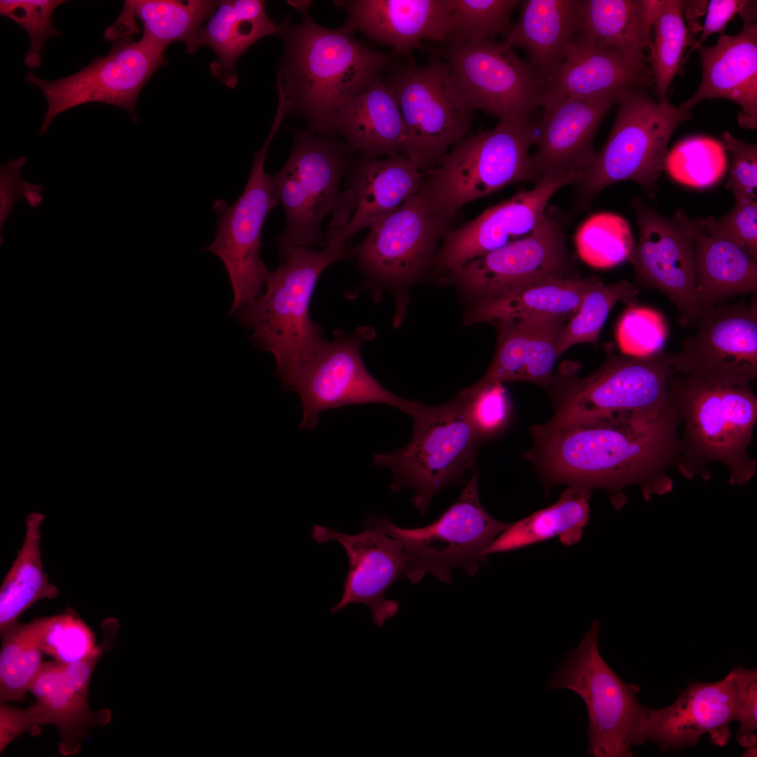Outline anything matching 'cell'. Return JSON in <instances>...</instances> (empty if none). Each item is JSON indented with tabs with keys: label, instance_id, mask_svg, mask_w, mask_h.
<instances>
[{
	"label": "cell",
	"instance_id": "10",
	"mask_svg": "<svg viewBox=\"0 0 757 757\" xmlns=\"http://www.w3.org/2000/svg\"><path fill=\"white\" fill-rule=\"evenodd\" d=\"M364 524L382 529L401 543L407 558L404 576L414 584L427 574L451 583L456 568L475 575L488 557L487 548L510 524L495 519L482 507L476 472L459 498L427 526L401 528L371 513Z\"/></svg>",
	"mask_w": 757,
	"mask_h": 757
},
{
	"label": "cell",
	"instance_id": "45",
	"mask_svg": "<svg viewBox=\"0 0 757 757\" xmlns=\"http://www.w3.org/2000/svg\"><path fill=\"white\" fill-rule=\"evenodd\" d=\"M594 229L578 240L582 258L598 268H607L628 259L634 248L633 238L626 221L609 214L598 216Z\"/></svg>",
	"mask_w": 757,
	"mask_h": 757
},
{
	"label": "cell",
	"instance_id": "54",
	"mask_svg": "<svg viewBox=\"0 0 757 757\" xmlns=\"http://www.w3.org/2000/svg\"><path fill=\"white\" fill-rule=\"evenodd\" d=\"M26 158L21 156L2 165L0 168V229L2 230L7 217L11 213L15 203L25 198L29 182L21 177V168Z\"/></svg>",
	"mask_w": 757,
	"mask_h": 757
},
{
	"label": "cell",
	"instance_id": "57",
	"mask_svg": "<svg viewBox=\"0 0 757 757\" xmlns=\"http://www.w3.org/2000/svg\"><path fill=\"white\" fill-rule=\"evenodd\" d=\"M742 756L743 757H756L757 756V745L747 747L744 749Z\"/></svg>",
	"mask_w": 757,
	"mask_h": 757
},
{
	"label": "cell",
	"instance_id": "53",
	"mask_svg": "<svg viewBox=\"0 0 757 757\" xmlns=\"http://www.w3.org/2000/svg\"><path fill=\"white\" fill-rule=\"evenodd\" d=\"M739 15L742 20L756 18V1L746 0H711L708 3L707 17L701 36L689 53L696 50L711 34H723L732 18Z\"/></svg>",
	"mask_w": 757,
	"mask_h": 757
},
{
	"label": "cell",
	"instance_id": "43",
	"mask_svg": "<svg viewBox=\"0 0 757 757\" xmlns=\"http://www.w3.org/2000/svg\"><path fill=\"white\" fill-rule=\"evenodd\" d=\"M727 169V153L721 142L700 135L677 142L667 151L664 163V170L671 179L695 189L716 184Z\"/></svg>",
	"mask_w": 757,
	"mask_h": 757
},
{
	"label": "cell",
	"instance_id": "39",
	"mask_svg": "<svg viewBox=\"0 0 757 757\" xmlns=\"http://www.w3.org/2000/svg\"><path fill=\"white\" fill-rule=\"evenodd\" d=\"M51 617L36 618L27 623L18 621L1 634V702L26 699L43 664L41 643Z\"/></svg>",
	"mask_w": 757,
	"mask_h": 757
},
{
	"label": "cell",
	"instance_id": "42",
	"mask_svg": "<svg viewBox=\"0 0 757 757\" xmlns=\"http://www.w3.org/2000/svg\"><path fill=\"white\" fill-rule=\"evenodd\" d=\"M639 292V288L627 280L605 284L597 277L578 310L562 330L557 343L559 356L576 343L596 345L601 329L614 305L618 302H634Z\"/></svg>",
	"mask_w": 757,
	"mask_h": 757
},
{
	"label": "cell",
	"instance_id": "36",
	"mask_svg": "<svg viewBox=\"0 0 757 757\" xmlns=\"http://www.w3.org/2000/svg\"><path fill=\"white\" fill-rule=\"evenodd\" d=\"M592 491L570 485L554 504L510 526L485 554L513 551L558 536L566 545L577 543L589 518Z\"/></svg>",
	"mask_w": 757,
	"mask_h": 757
},
{
	"label": "cell",
	"instance_id": "55",
	"mask_svg": "<svg viewBox=\"0 0 757 757\" xmlns=\"http://www.w3.org/2000/svg\"><path fill=\"white\" fill-rule=\"evenodd\" d=\"M708 3L707 1H683V19H686L687 27L693 34L702 29L696 20L705 13Z\"/></svg>",
	"mask_w": 757,
	"mask_h": 757
},
{
	"label": "cell",
	"instance_id": "11",
	"mask_svg": "<svg viewBox=\"0 0 757 757\" xmlns=\"http://www.w3.org/2000/svg\"><path fill=\"white\" fill-rule=\"evenodd\" d=\"M454 218L432 207L418 191L369 228L366 238L352 247L353 259L374 289L396 296L393 325L400 324L407 289L432 269L439 243Z\"/></svg>",
	"mask_w": 757,
	"mask_h": 757
},
{
	"label": "cell",
	"instance_id": "30",
	"mask_svg": "<svg viewBox=\"0 0 757 757\" xmlns=\"http://www.w3.org/2000/svg\"><path fill=\"white\" fill-rule=\"evenodd\" d=\"M646 61L600 47L578 33L565 60L546 82V89L560 97L587 98L618 88L644 86L653 81Z\"/></svg>",
	"mask_w": 757,
	"mask_h": 757
},
{
	"label": "cell",
	"instance_id": "9",
	"mask_svg": "<svg viewBox=\"0 0 757 757\" xmlns=\"http://www.w3.org/2000/svg\"><path fill=\"white\" fill-rule=\"evenodd\" d=\"M601 623L595 619L579 646L570 650L552 675L548 689H566L585 704L589 726L587 753L592 757H631L644 744L647 707L638 700V685L622 681L598 648Z\"/></svg>",
	"mask_w": 757,
	"mask_h": 757
},
{
	"label": "cell",
	"instance_id": "50",
	"mask_svg": "<svg viewBox=\"0 0 757 757\" xmlns=\"http://www.w3.org/2000/svg\"><path fill=\"white\" fill-rule=\"evenodd\" d=\"M458 395L465 400L468 417L482 440L505 425L510 405L502 383L491 384L468 396Z\"/></svg>",
	"mask_w": 757,
	"mask_h": 757
},
{
	"label": "cell",
	"instance_id": "3",
	"mask_svg": "<svg viewBox=\"0 0 757 757\" xmlns=\"http://www.w3.org/2000/svg\"><path fill=\"white\" fill-rule=\"evenodd\" d=\"M669 390L677 407L679 439L676 463L686 478H710L708 465H724L729 482L742 485L755 474L749 453L757 418V397L749 386L725 385L675 373Z\"/></svg>",
	"mask_w": 757,
	"mask_h": 757
},
{
	"label": "cell",
	"instance_id": "33",
	"mask_svg": "<svg viewBox=\"0 0 757 757\" xmlns=\"http://www.w3.org/2000/svg\"><path fill=\"white\" fill-rule=\"evenodd\" d=\"M580 1H521L519 19L503 41L522 49L545 83L565 60L578 33Z\"/></svg>",
	"mask_w": 757,
	"mask_h": 757
},
{
	"label": "cell",
	"instance_id": "37",
	"mask_svg": "<svg viewBox=\"0 0 757 757\" xmlns=\"http://www.w3.org/2000/svg\"><path fill=\"white\" fill-rule=\"evenodd\" d=\"M596 278L572 276L549 280L507 297L474 304L465 313L464 322H493L534 315L568 318L577 312Z\"/></svg>",
	"mask_w": 757,
	"mask_h": 757
},
{
	"label": "cell",
	"instance_id": "14",
	"mask_svg": "<svg viewBox=\"0 0 757 757\" xmlns=\"http://www.w3.org/2000/svg\"><path fill=\"white\" fill-rule=\"evenodd\" d=\"M567 216L548 207L541 222L521 239L471 259L440 276L479 303L507 297L549 280L573 276Z\"/></svg>",
	"mask_w": 757,
	"mask_h": 757
},
{
	"label": "cell",
	"instance_id": "31",
	"mask_svg": "<svg viewBox=\"0 0 757 757\" xmlns=\"http://www.w3.org/2000/svg\"><path fill=\"white\" fill-rule=\"evenodd\" d=\"M335 132L366 157L404 156V121L393 93L380 76L339 107Z\"/></svg>",
	"mask_w": 757,
	"mask_h": 757
},
{
	"label": "cell",
	"instance_id": "27",
	"mask_svg": "<svg viewBox=\"0 0 757 757\" xmlns=\"http://www.w3.org/2000/svg\"><path fill=\"white\" fill-rule=\"evenodd\" d=\"M348 14L344 25L390 46L411 61L424 40L444 43L449 28L448 0L336 1Z\"/></svg>",
	"mask_w": 757,
	"mask_h": 757
},
{
	"label": "cell",
	"instance_id": "56",
	"mask_svg": "<svg viewBox=\"0 0 757 757\" xmlns=\"http://www.w3.org/2000/svg\"><path fill=\"white\" fill-rule=\"evenodd\" d=\"M43 187L37 184L29 183L25 194L24 199L31 207H37L43 201L41 192Z\"/></svg>",
	"mask_w": 757,
	"mask_h": 757
},
{
	"label": "cell",
	"instance_id": "22",
	"mask_svg": "<svg viewBox=\"0 0 757 757\" xmlns=\"http://www.w3.org/2000/svg\"><path fill=\"white\" fill-rule=\"evenodd\" d=\"M577 181L576 177H542L532 189L519 191L458 228L451 229L441 242L432 269L442 276L528 235L543 220L554 193Z\"/></svg>",
	"mask_w": 757,
	"mask_h": 757
},
{
	"label": "cell",
	"instance_id": "13",
	"mask_svg": "<svg viewBox=\"0 0 757 757\" xmlns=\"http://www.w3.org/2000/svg\"><path fill=\"white\" fill-rule=\"evenodd\" d=\"M675 373L663 351L645 356L608 352L603 364L585 378L554 377L556 411L544 424L556 427L615 412H662L674 403L669 383Z\"/></svg>",
	"mask_w": 757,
	"mask_h": 757
},
{
	"label": "cell",
	"instance_id": "12",
	"mask_svg": "<svg viewBox=\"0 0 757 757\" xmlns=\"http://www.w3.org/2000/svg\"><path fill=\"white\" fill-rule=\"evenodd\" d=\"M102 634V639L92 653L79 661L43 662L29 688L36 700L34 704L20 709L1 702V753L25 732L54 725L59 731L60 754L72 756L80 751L92 729L111 721V710H92L88 697L93 672L100 658L113 646L118 632L105 626Z\"/></svg>",
	"mask_w": 757,
	"mask_h": 757
},
{
	"label": "cell",
	"instance_id": "23",
	"mask_svg": "<svg viewBox=\"0 0 757 757\" xmlns=\"http://www.w3.org/2000/svg\"><path fill=\"white\" fill-rule=\"evenodd\" d=\"M625 88L587 98L546 92L541 104L542 118L537 125L536 151L531 154L539 179H580L596 156L593 142L596 130Z\"/></svg>",
	"mask_w": 757,
	"mask_h": 757
},
{
	"label": "cell",
	"instance_id": "26",
	"mask_svg": "<svg viewBox=\"0 0 757 757\" xmlns=\"http://www.w3.org/2000/svg\"><path fill=\"white\" fill-rule=\"evenodd\" d=\"M567 318L552 315L499 320L493 359L483 376L458 394L470 395L496 383L528 381L550 387L559 358L557 343Z\"/></svg>",
	"mask_w": 757,
	"mask_h": 757
},
{
	"label": "cell",
	"instance_id": "1",
	"mask_svg": "<svg viewBox=\"0 0 757 757\" xmlns=\"http://www.w3.org/2000/svg\"><path fill=\"white\" fill-rule=\"evenodd\" d=\"M678 409L655 414L615 412L556 427L531 429L533 446L525 456L547 484L606 490L617 508L623 490L637 484L646 500L671 491L667 470L679 446Z\"/></svg>",
	"mask_w": 757,
	"mask_h": 757
},
{
	"label": "cell",
	"instance_id": "24",
	"mask_svg": "<svg viewBox=\"0 0 757 757\" xmlns=\"http://www.w3.org/2000/svg\"><path fill=\"white\" fill-rule=\"evenodd\" d=\"M737 703V688L732 670L718 681H690L670 705L646 709L644 743H654L662 752H676L694 747L702 735H708L711 744L725 746Z\"/></svg>",
	"mask_w": 757,
	"mask_h": 757
},
{
	"label": "cell",
	"instance_id": "28",
	"mask_svg": "<svg viewBox=\"0 0 757 757\" xmlns=\"http://www.w3.org/2000/svg\"><path fill=\"white\" fill-rule=\"evenodd\" d=\"M702 78L695 93L681 107L690 110L703 100L723 98L738 104L739 125L757 128V23L743 21L735 36L720 34L712 47L700 46Z\"/></svg>",
	"mask_w": 757,
	"mask_h": 757
},
{
	"label": "cell",
	"instance_id": "29",
	"mask_svg": "<svg viewBox=\"0 0 757 757\" xmlns=\"http://www.w3.org/2000/svg\"><path fill=\"white\" fill-rule=\"evenodd\" d=\"M350 172L353 214L343 227L325 234L327 247L346 245L359 231L399 207L422 188L427 175L403 155L386 159L362 156Z\"/></svg>",
	"mask_w": 757,
	"mask_h": 757
},
{
	"label": "cell",
	"instance_id": "7",
	"mask_svg": "<svg viewBox=\"0 0 757 757\" xmlns=\"http://www.w3.org/2000/svg\"><path fill=\"white\" fill-rule=\"evenodd\" d=\"M533 121H498L466 136L427 175L420 191L435 209L455 218L468 203L519 182L540 179L531 160L537 137Z\"/></svg>",
	"mask_w": 757,
	"mask_h": 757
},
{
	"label": "cell",
	"instance_id": "21",
	"mask_svg": "<svg viewBox=\"0 0 757 757\" xmlns=\"http://www.w3.org/2000/svg\"><path fill=\"white\" fill-rule=\"evenodd\" d=\"M695 333L669 353L676 373L725 385L749 386L757 377V300L726 302L700 314Z\"/></svg>",
	"mask_w": 757,
	"mask_h": 757
},
{
	"label": "cell",
	"instance_id": "51",
	"mask_svg": "<svg viewBox=\"0 0 757 757\" xmlns=\"http://www.w3.org/2000/svg\"><path fill=\"white\" fill-rule=\"evenodd\" d=\"M721 139L731 156V168L725 189L733 192L735 200L756 198V144L738 139L727 131L722 133Z\"/></svg>",
	"mask_w": 757,
	"mask_h": 757
},
{
	"label": "cell",
	"instance_id": "19",
	"mask_svg": "<svg viewBox=\"0 0 757 757\" xmlns=\"http://www.w3.org/2000/svg\"><path fill=\"white\" fill-rule=\"evenodd\" d=\"M165 64L163 50L142 38L135 41L128 36L118 39L108 53L71 76L46 81L29 70L26 81L37 86L48 102L39 135L46 132L59 114L92 102L121 107L137 121L135 106L139 93Z\"/></svg>",
	"mask_w": 757,
	"mask_h": 757
},
{
	"label": "cell",
	"instance_id": "34",
	"mask_svg": "<svg viewBox=\"0 0 757 757\" xmlns=\"http://www.w3.org/2000/svg\"><path fill=\"white\" fill-rule=\"evenodd\" d=\"M700 314L737 295L757 293V262L734 243L709 236L691 219Z\"/></svg>",
	"mask_w": 757,
	"mask_h": 757
},
{
	"label": "cell",
	"instance_id": "32",
	"mask_svg": "<svg viewBox=\"0 0 757 757\" xmlns=\"http://www.w3.org/2000/svg\"><path fill=\"white\" fill-rule=\"evenodd\" d=\"M278 33V25L268 18L264 1H219L186 45V51L193 53L203 46L212 49L217 59L210 65L212 74L233 88L235 64L240 56L259 39Z\"/></svg>",
	"mask_w": 757,
	"mask_h": 757
},
{
	"label": "cell",
	"instance_id": "47",
	"mask_svg": "<svg viewBox=\"0 0 757 757\" xmlns=\"http://www.w3.org/2000/svg\"><path fill=\"white\" fill-rule=\"evenodd\" d=\"M96 646L93 632L70 611L52 615L41 643L44 653L65 664L85 658Z\"/></svg>",
	"mask_w": 757,
	"mask_h": 757
},
{
	"label": "cell",
	"instance_id": "5",
	"mask_svg": "<svg viewBox=\"0 0 757 757\" xmlns=\"http://www.w3.org/2000/svg\"><path fill=\"white\" fill-rule=\"evenodd\" d=\"M293 146L284 166L270 175L273 191L285 211L286 225L275 244L283 260L295 247H327L322 221L332 218L330 229L343 227L355 209L351 191L340 192V182L354 151L346 143L308 130L292 131Z\"/></svg>",
	"mask_w": 757,
	"mask_h": 757
},
{
	"label": "cell",
	"instance_id": "49",
	"mask_svg": "<svg viewBox=\"0 0 757 757\" xmlns=\"http://www.w3.org/2000/svg\"><path fill=\"white\" fill-rule=\"evenodd\" d=\"M703 233L730 241L757 259V200H735L733 208L720 217L693 219Z\"/></svg>",
	"mask_w": 757,
	"mask_h": 757
},
{
	"label": "cell",
	"instance_id": "4",
	"mask_svg": "<svg viewBox=\"0 0 757 757\" xmlns=\"http://www.w3.org/2000/svg\"><path fill=\"white\" fill-rule=\"evenodd\" d=\"M353 259L352 247H307L289 250L284 262L270 271L266 289L252 303L235 313L244 327L252 330L254 347L271 353L280 378L306 360L324 340L322 327L310 318L309 308L316 282L332 264Z\"/></svg>",
	"mask_w": 757,
	"mask_h": 757
},
{
	"label": "cell",
	"instance_id": "25",
	"mask_svg": "<svg viewBox=\"0 0 757 757\" xmlns=\"http://www.w3.org/2000/svg\"><path fill=\"white\" fill-rule=\"evenodd\" d=\"M313 538L320 543L338 542L348 558L343 595L330 609L332 615L348 604L362 603L369 608L374 623L382 627L398 613L397 602L385 598L388 588L404 576L407 566L406 554L397 539L369 525L360 533L348 535L315 524Z\"/></svg>",
	"mask_w": 757,
	"mask_h": 757
},
{
	"label": "cell",
	"instance_id": "38",
	"mask_svg": "<svg viewBox=\"0 0 757 757\" xmlns=\"http://www.w3.org/2000/svg\"><path fill=\"white\" fill-rule=\"evenodd\" d=\"M45 515L32 512L25 519V533L16 558L0 588V633L18 622L36 602L57 596L59 589L43 571L41 557V525Z\"/></svg>",
	"mask_w": 757,
	"mask_h": 757
},
{
	"label": "cell",
	"instance_id": "17",
	"mask_svg": "<svg viewBox=\"0 0 757 757\" xmlns=\"http://www.w3.org/2000/svg\"><path fill=\"white\" fill-rule=\"evenodd\" d=\"M467 107L498 121H526L547 92L539 73L503 42L485 40L446 45L439 53Z\"/></svg>",
	"mask_w": 757,
	"mask_h": 757
},
{
	"label": "cell",
	"instance_id": "20",
	"mask_svg": "<svg viewBox=\"0 0 757 757\" xmlns=\"http://www.w3.org/2000/svg\"><path fill=\"white\" fill-rule=\"evenodd\" d=\"M632 206L639 231L638 243L628 257L634 284L662 292L676 308L681 325L694 327L700 311L691 219L681 210L672 217L661 215L639 197L634 198Z\"/></svg>",
	"mask_w": 757,
	"mask_h": 757
},
{
	"label": "cell",
	"instance_id": "48",
	"mask_svg": "<svg viewBox=\"0 0 757 757\" xmlns=\"http://www.w3.org/2000/svg\"><path fill=\"white\" fill-rule=\"evenodd\" d=\"M667 324L657 312L631 306L620 318L616 338L627 355L645 356L662 351L667 336Z\"/></svg>",
	"mask_w": 757,
	"mask_h": 757
},
{
	"label": "cell",
	"instance_id": "44",
	"mask_svg": "<svg viewBox=\"0 0 757 757\" xmlns=\"http://www.w3.org/2000/svg\"><path fill=\"white\" fill-rule=\"evenodd\" d=\"M446 45L489 40L511 29L510 17L519 0H448Z\"/></svg>",
	"mask_w": 757,
	"mask_h": 757
},
{
	"label": "cell",
	"instance_id": "35",
	"mask_svg": "<svg viewBox=\"0 0 757 757\" xmlns=\"http://www.w3.org/2000/svg\"><path fill=\"white\" fill-rule=\"evenodd\" d=\"M658 0H580L578 34L600 47L647 60Z\"/></svg>",
	"mask_w": 757,
	"mask_h": 757
},
{
	"label": "cell",
	"instance_id": "8",
	"mask_svg": "<svg viewBox=\"0 0 757 757\" xmlns=\"http://www.w3.org/2000/svg\"><path fill=\"white\" fill-rule=\"evenodd\" d=\"M411 416L414 430L409 442L393 452L375 454L371 463L392 470L393 491L412 489L411 503L423 515L439 491L465 483V474L476 465L482 440L458 395L435 407L419 403Z\"/></svg>",
	"mask_w": 757,
	"mask_h": 757
},
{
	"label": "cell",
	"instance_id": "2",
	"mask_svg": "<svg viewBox=\"0 0 757 757\" xmlns=\"http://www.w3.org/2000/svg\"><path fill=\"white\" fill-rule=\"evenodd\" d=\"M299 9L297 25L285 19L278 34L284 54L278 75L288 113L301 116L308 130L329 139L336 135L339 107L364 90L392 62V55L358 41L346 25L325 28Z\"/></svg>",
	"mask_w": 757,
	"mask_h": 757
},
{
	"label": "cell",
	"instance_id": "46",
	"mask_svg": "<svg viewBox=\"0 0 757 757\" xmlns=\"http://www.w3.org/2000/svg\"><path fill=\"white\" fill-rule=\"evenodd\" d=\"M60 0H1L0 13L20 25L27 33L30 44L25 63L34 69L39 66L48 39L60 34L51 18Z\"/></svg>",
	"mask_w": 757,
	"mask_h": 757
},
{
	"label": "cell",
	"instance_id": "41",
	"mask_svg": "<svg viewBox=\"0 0 757 757\" xmlns=\"http://www.w3.org/2000/svg\"><path fill=\"white\" fill-rule=\"evenodd\" d=\"M683 11V1L660 0L653 15L651 27L655 37L647 60L658 101L666 100L671 83L684 64L687 48L696 43L685 23Z\"/></svg>",
	"mask_w": 757,
	"mask_h": 757
},
{
	"label": "cell",
	"instance_id": "40",
	"mask_svg": "<svg viewBox=\"0 0 757 757\" xmlns=\"http://www.w3.org/2000/svg\"><path fill=\"white\" fill-rule=\"evenodd\" d=\"M218 1L128 0L127 8L143 27L142 39L165 51L173 42L186 45L212 13Z\"/></svg>",
	"mask_w": 757,
	"mask_h": 757
},
{
	"label": "cell",
	"instance_id": "16",
	"mask_svg": "<svg viewBox=\"0 0 757 757\" xmlns=\"http://www.w3.org/2000/svg\"><path fill=\"white\" fill-rule=\"evenodd\" d=\"M375 336L371 327H360L353 334L335 330L333 341L324 339L306 360L280 378L284 389L300 395V429H315L322 411L346 405L381 403L412 415L420 402L384 388L362 362L360 346Z\"/></svg>",
	"mask_w": 757,
	"mask_h": 757
},
{
	"label": "cell",
	"instance_id": "15",
	"mask_svg": "<svg viewBox=\"0 0 757 757\" xmlns=\"http://www.w3.org/2000/svg\"><path fill=\"white\" fill-rule=\"evenodd\" d=\"M393 93L407 131L404 156L428 173L466 137L472 112L456 92L446 63L430 58L393 67L384 81Z\"/></svg>",
	"mask_w": 757,
	"mask_h": 757
},
{
	"label": "cell",
	"instance_id": "6",
	"mask_svg": "<svg viewBox=\"0 0 757 757\" xmlns=\"http://www.w3.org/2000/svg\"><path fill=\"white\" fill-rule=\"evenodd\" d=\"M642 87L629 86L620 93L607 140L574 184L578 208L589 207L602 190L625 180L638 183L650 198H655L671 137L692 114L668 99L655 100Z\"/></svg>",
	"mask_w": 757,
	"mask_h": 757
},
{
	"label": "cell",
	"instance_id": "52",
	"mask_svg": "<svg viewBox=\"0 0 757 757\" xmlns=\"http://www.w3.org/2000/svg\"><path fill=\"white\" fill-rule=\"evenodd\" d=\"M737 688L735 720L739 723L736 739L743 748L757 745V669L736 664L732 669Z\"/></svg>",
	"mask_w": 757,
	"mask_h": 757
},
{
	"label": "cell",
	"instance_id": "18",
	"mask_svg": "<svg viewBox=\"0 0 757 757\" xmlns=\"http://www.w3.org/2000/svg\"><path fill=\"white\" fill-rule=\"evenodd\" d=\"M282 121L280 116L275 117L264 145L254 156L247 184L236 201L229 205L224 199H219L213 203L217 216L215 238L203 250L215 254L225 266L233 292L229 314L243 309L259 296L271 271L259 256L261 236L267 215L278 202L264 163Z\"/></svg>",
	"mask_w": 757,
	"mask_h": 757
}]
</instances>
